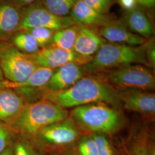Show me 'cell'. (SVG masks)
I'll list each match as a JSON object with an SVG mask.
<instances>
[{
  "label": "cell",
  "mask_w": 155,
  "mask_h": 155,
  "mask_svg": "<svg viewBox=\"0 0 155 155\" xmlns=\"http://www.w3.org/2000/svg\"><path fill=\"white\" fill-rule=\"evenodd\" d=\"M41 100L66 109L96 102L119 106L118 91L100 77H83L68 89L45 92Z\"/></svg>",
  "instance_id": "1"
},
{
  "label": "cell",
  "mask_w": 155,
  "mask_h": 155,
  "mask_svg": "<svg viewBox=\"0 0 155 155\" xmlns=\"http://www.w3.org/2000/svg\"><path fill=\"white\" fill-rule=\"evenodd\" d=\"M68 116L66 109L41 100L27 103L10 125L17 136L29 141L45 127L66 120Z\"/></svg>",
  "instance_id": "2"
},
{
  "label": "cell",
  "mask_w": 155,
  "mask_h": 155,
  "mask_svg": "<svg viewBox=\"0 0 155 155\" xmlns=\"http://www.w3.org/2000/svg\"><path fill=\"white\" fill-rule=\"evenodd\" d=\"M139 64L150 67L144 45L139 46L106 43L93 56L85 68L92 72H101L118 67Z\"/></svg>",
  "instance_id": "3"
},
{
  "label": "cell",
  "mask_w": 155,
  "mask_h": 155,
  "mask_svg": "<svg viewBox=\"0 0 155 155\" xmlns=\"http://www.w3.org/2000/svg\"><path fill=\"white\" fill-rule=\"evenodd\" d=\"M71 116L80 127L93 133H114L122 124L120 113L103 102L76 107Z\"/></svg>",
  "instance_id": "4"
},
{
  "label": "cell",
  "mask_w": 155,
  "mask_h": 155,
  "mask_svg": "<svg viewBox=\"0 0 155 155\" xmlns=\"http://www.w3.org/2000/svg\"><path fill=\"white\" fill-rule=\"evenodd\" d=\"M115 89L120 91L139 90L148 91L155 89L154 73L148 67L130 64L97 73Z\"/></svg>",
  "instance_id": "5"
},
{
  "label": "cell",
  "mask_w": 155,
  "mask_h": 155,
  "mask_svg": "<svg viewBox=\"0 0 155 155\" xmlns=\"http://www.w3.org/2000/svg\"><path fill=\"white\" fill-rule=\"evenodd\" d=\"M0 66L5 79L17 83L27 81L38 67L29 55L8 40L0 41Z\"/></svg>",
  "instance_id": "6"
},
{
  "label": "cell",
  "mask_w": 155,
  "mask_h": 155,
  "mask_svg": "<svg viewBox=\"0 0 155 155\" xmlns=\"http://www.w3.org/2000/svg\"><path fill=\"white\" fill-rule=\"evenodd\" d=\"M34 4L23 8L18 31L39 27L58 31L77 25L70 16H59L45 8L41 4Z\"/></svg>",
  "instance_id": "7"
},
{
  "label": "cell",
  "mask_w": 155,
  "mask_h": 155,
  "mask_svg": "<svg viewBox=\"0 0 155 155\" xmlns=\"http://www.w3.org/2000/svg\"><path fill=\"white\" fill-rule=\"evenodd\" d=\"M29 55L38 66L53 70L72 62L85 65L92 59L79 55L74 51L64 50L54 45L43 47L35 54Z\"/></svg>",
  "instance_id": "8"
},
{
  "label": "cell",
  "mask_w": 155,
  "mask_h": 155,
  "mask_svg": "<svg viewBox=\"0 0 155 155\" xmlns=\"http://www.w3.org/2000/svg\"><path fill=\"white\" fill-rule=\"evenodd\" d=\"M78 134L79 132L74 123L69 120H64L45 127L35 138L47 145L63 146L74 143Z\"/></svg>",
  "instance_id": "9"
},
{
  "label": "cell",
  "mask_w": 155,
  "mask_h": 155,
  "mask_svg": "<svg viewBox=\"0 0 155 155\" xmlns=\"http://www.w3.org/2000/svg\"><path fill=\"white\" fill-rule=\"evenodd\" d=\"M121 104L128 110L153 117L155 113V95L147 91L128 90L118 91Z\"/></svg>",
  "instance_id": "10"
},
{
  "label": "cell",
  "mask_w": 155,
  "mask_h": 155,
  "mask_svg": "<svg viewBox=\"0 0 155 155\" xmlns=\"http://www.w3.org/2000/svg\"><path fill=\"white\" fill-rule=\"evenodd\" d=\"M96 31L102 39L111 43L139 46L147 41V39L131 32L124 22L118 20Z\"/></svg>",
  "instance_id": "11"
},
{
  "label": "cell",
  "mask_w": 155,
  "mask_h": 155,
  "mask_svg": "<svg viewBox=\"0 0 155 155\" xmlns=\"http://www.w3.org/2000/svg\"><path fill=\"white\" fill-rule=\"evenodd\" d=\"M84 68L76 63H68L56 68L43 88L45 92L68 89L83 77Z\"/></svg>",
  "instance_id": "12"
},
{
  "label": "cell",
  "mask_w": 155,
  "mask_h": 155,
  "mask_svg": "<svg viewBox=\"0 0 155 155\" xmlns=\"http://www.w3.org/2000/svg\"><path fill=\"white\" fill-rule=\"evenodd\" d=\"M70 16L79 26L100 28L117 20L108 14H102L87 5L82 0H78L72 8Z\"/></svg>",
  "instance_id": "13"
},
{
  "label": "cell",
  "mask_w": 155,
  "mask_h": 155,
  "mask_svg": "<svg viewBox=\"0 0 155 155\" xmlns=\"http://www.w3.org/2000/svg\"><path fill=\"white\" fill-rule=\"evenodd\" d=\"M22 10L8 0H0V41L8 40L18 31Z\"/></svg>",
  "instance_id": "14"
},
{
  "label": "cell",
  "mask_w": 155,
  "mask_h": 155,
  "mask_svg": "<svg viewBox=\"0 0 155 155\" xmlns=\"http://www.w3.org/2000/svg\"><path fill=\"white\" fill-rule=\"evenodd\" d=\"M26 104L14 89H0V122L11 125Z\"/></svg>",
  "instance_id": "15"
},
{
  "label": "cell",
  "mask_w": 155,
  "mask_h": 155,
  "mask_svg": "<svg viewBox=\"0 0 155 155\" xmlns=\"http://www.w3.org/2000/svg\"><path fill=\"white\" fill-rule=\"evenodd\" d=\"M106 43L95 29L80 26L74 51L79 55L91 58Z\"/></svg>",
  "instance_id": "16"
},
{
  "label": "cell",
  "mask_w": 155,
  "mask_h": 155,
  "mask_svg": "<svg viewBox=\"0 0 155 155\" xmlns=\"http://www.w3.org/2000/svg\"><path fill=\"white\" fill-rule=\"evenodd\" d=\"M141 8L138 5L125 11L123 22L131 32L146 39L153 36L155 30L150 18Z\"/></svg>",
  "instance_id": "17"
},
{
  "label": "cell",
  "mask_w": 155,
  "mask_h": 155,
  "mask_svg": "<svg viewBox=\"0 0 155 155\" xmlns=\"http://www.w3.org/2000/svg\"><path fill=\"white\" fill-rule=\"evenodd\" d=\"M149 133L144 129L134 127L120 143L122 155H148Z\"/></svg>",
  "instance_id": "18"
},
{
  "label": "cell",
  "mask_w": 155,
  "mask_h": 155,
  "mask_svg": "<svg viewBox=\"0 0 155 155\" xmlns=\"http://www.w3.org/2000/svg\"><path fill=\"white\" fill-rule=\"evenodd\" d=\"M80 26L74 25L56 31L51 40L52 45L64 50L74 51Z\"/></svg>",
  "instance_id": "19"
},
{
  "label": "cell",
  "mask_w": 155,
  "mask_h": 155,
  "mask_svg": "<svg viewBox=\"0 0 155 155\" xmlns=\"http://www.w3.org/2000/svg\"><path fill=\"white\" fill-rule=\"evenodd\" d=\"M10 42L18 50L28 55L35 54L40 50V47L36 39L26 31L16 32L11 38Z\"/></svg>",
  "instance_id": "20"
},
{
  "label": "cell",
  "mask_w": 155,
  "mask_h": 155,
  "mask_svg": "<svg viewBox=\"0 0 155 155\" xmlns=\"http://www.w3.org/2000/svg\"><path fill=\"white\" fill-rule=\"evenodd\" d=\"M54 71L55 70L53 69L38 66L27 81L22 83H18V88H44L49 82Z\"/></svg>",
  "instance_id": "21"
},
{
  "label": "cell",
  "mask_w": 155,
  "mask_h": 155,
  "mask_svg": "<svg viewBox=\"0 0 155 155\" xmlns=\"http://www.w3.org/2000/svg\"><path fill=\"white\" fill-rule=\"evenodd\" d=\"M78 0H41V5L59 16H70L72 8Z\"/></svg>",
  "instance_id": "22"
},
{
  "label": "cell",
  "mask_w": 155,
  "mask_h": 155,
  "mask_svg": "<svg viewBox=\"0 0 155 155\" xmlns=\"http://www.w3.org/2000/svg\"><path fill=\"white\" fill-rule=\"evenodd\" d=\"M37 41L40 47H45L51 43L53 35L56 31L47 28H33L26 30Z\"/></svg>",
  "instance_id": "23"
},
{
  "label": "cell",
  "mask_w": 155,
  "mask_h": 155,
  "mask_svg": "<svg viewBox=\"0 0 155 155\" xmlns=\"http://www.w3.org/2000/svg\"><path fill=\"white\" fill-rule=\"evenodd\" d=\"M13 155H41L29 141L17 136L13 143Z\"/></svg>",
  "instance_id": "24"
},
{
  "label": "cell",
  "mask_w": 155,
  "mask_h": 155,
  "mask_svg": "<svg viewBox=\"0 0 155 155\" xmlns=\"http://www.w3.org/2000/svg\"><path fill=\"white\" fill-rule=\"evenodd\" d=\"M16 136L9 124L0 122V154L13 143Z\"/></svg>",
  "instance_id": "25"
},
{
  "label": "cell",
  "mask_w": 155,
  "mask_h": 155,
  "mask_svg": "<svg viewBox=\"0 0 155 155\" xmlns=\"http://www.w3.org/2000/svg\"><path fill=\"white\" fill-rule=\"evenodd\" d=\"M91 137L97 145L98 155H114L111 144L104 134L93 133Z\"/></svg>",
  "instance_id": "26"
},
{
  "label": "cell",
  "mask_w": 155,
  "mask_h": 155,
  "mask_svg": "<svg viewBox=\"0 0 155 155\" xmlns=\"http://www.w3.org/2000/svg\"><path fill=\"white\" fill-rule=\"evenodd\" d=\"M80 155H98L97 147L94 140L91 137H84L78 144Z\"/></svg>",
  "instance_id": "27"
},
{
  "label": "cell",
  "mask_w": 155,
  "mask_h": 155,
  "mask_svg": "<svg viewBox=\"0 0 155 155\" xmlns=\"http://www.w3.org/2000/svg\"><path fill=\"white\" fill-rule=\"evenodd\" d=\"M87 5L102 14H108L111 6L116 0H82Z\"/></svg>",
  "instance_id": "28"
},
{
  "label": "cell",
  "mask_w": 155,
  "mask_h": 155,
  "mask_svg": "<svg viewBox=\"0 0 155 155\" xmlns=\"http://www.w3.org/2000/svg\"><path fill=\"white\" fill-rule=\"evenodd\" d=\"M144 50L147 61L148 62L150 68H154L155 65V48L154 40L146 41L144 44Z\"/></svg>",
  "instance_id": "29"
},
{
  "label": "cell",
  "mask_w": 155,
  "mask_h": 155,
  "mask_svg": "<svg viewBox=\"0 0 155 155\" xmlns=\"http://www.w3.org/2000/svg\"><path fill=\"white\" fill-rule=\"evenodd\" d=\"M125 11L132 10L139 5L137 0H116Z\"/></svg>",
  "instance_id": "30"
},
{
  "label": "cell",
  "mask_w": 155,
  "mask_h": 155,
  "mask_svg": "<svg viewBox=\"0 0 155 155\" xmlns=\"http://www.w3.org/2000/svg\"><path fill=\"white\" fill-rule=\"evenodd\" d=\"M18 8H24L35 3L38 0H8Z\"/></svg>",
  "instance_id": "31"
},
{
  "label": "cell",
  "mask_w": 155,
  "mask_h": 155,
  "mask_svg": "<svg viewBox=\"0 0 155 155\" xmlns=\"http://www.w3.org/2000/svg\"><path fill=\"white\" fill-rule=\"evenodd\" d=\"M139 5L145 8H151L155 5V0H137Z\"/></svg>",
  "instance_id": "32"
},
{
  "label": "cell",
  "mask_w": 155,
  "mask_h": 155,
  "mask_svg": "<svg viewBox=\"0 0 155 155\" xmlns=\"http://www.w3.org/2000/svg\"><path fill=\"white\" fill-rule=\"evenodd\" d=\"M0 155H13V144L9 146Z\"/></svg>",
  "instance_id": "33"
},
{
  "label": "cell",
  "mask_w": 155,
  "mask_h": 155,
  "mask_svg": "<svg viewBox=\"0 0 155 155\" xmlns=\"http://www.w3.org/2000/svg\"><path fill=\"white\" fill-rule=\"evenodd\" d=\"M4 79H5V78L4 77V74L2 73V70H1V66H0V82L2 81H4Z\"/></svg>",
  "instance_id": "34"
},
{
  "label": "cell",
  "mask_w": 155,
  "mask_h": 155,
  "mask_svg": "<svg viewBox=\"0 0 155 155\" xmlns=\"http://www.w3.org/2000/svg\"><path fill=\"white\" fill-rule=\"evenodd\" d=\"M68 155H78L77 154H76V153H69Z\"/></svg>",
  "instance_id": "35"
}]
</instances>
